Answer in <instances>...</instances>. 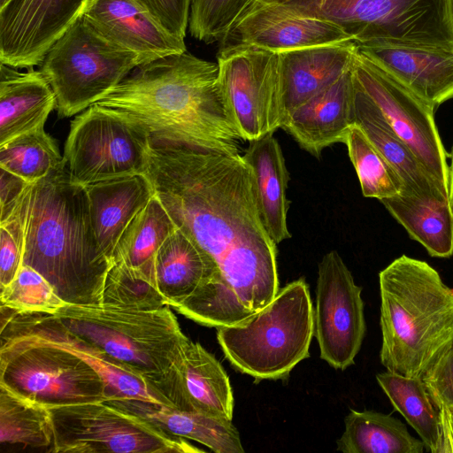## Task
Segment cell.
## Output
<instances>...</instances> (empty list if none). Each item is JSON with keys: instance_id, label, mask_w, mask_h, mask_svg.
Returning <instances> with one entry per match:
<instances>
[{"instance_id": "obj_1", "label": "cell", "mask_w": 453, "mask_h": 453, "mask_svg": "<svg viewBox=\"0 0 453 453\" xmlns=\"http://www.w3.org/2000/svg\"><path fill=\"white\" fill-rule=\"evenodd\" d=\"M145 175L176 227L218 269L212 282L173 309L217 328L240 324L266 307L280 290L277 248L242 156L152 142Z\"/></svg>"}, {"instance_id": "obj_2", "label": "cell", "mask_w": 453, "mask_h": 453, "mask_svg": "<svg viewBox=\"0 0 453 453\" xmlns=\"http://www.w3.org/2000/svg\"><path fill=\"white\" fill-rule=\"evenodd\" d=\"M95 104L136 122L155 143L241 151L242 139L226 109L219 64L187 50L139 65Z\"/></svg>"}, {"instance_id": "obj_3", "label": "cell", "mask_w": 453, "mask_h": 453, "mask_svg": "<svg viewBox=\"0 0 453 453\" xmlns=\"http://www.w3.org/2000/svg\"><path fill=\"white\" fill-rule=\"evenodd\" d=\"M25 235L23 265L42 274L70 304H102L111 262L101 250L85 186L65 162L30 183L17 206Z\"/></svg>"}, {"instance_id": "obj_4", "label": "cell", "mask_w": 453, "mask_h": 453, "mask_svg": "<svg viewBox=\"0 0 453 453\" xmlns=\"http://www.w3.org/2000/svg\"><path fill=\"white\" fill-rule=\"evenodd\" d=\"M387 371L423 378L453 347V289L423 260L402 255L379 273Z\"/></svg>"}, {"instance_id": "obj_5", "label": "cell", "mask_w": 453, "mask_h": 453, "mask_svg": "<svg viewBox=\"0 0 453 453\" xmlns=\"http://www.w3.org/2000/svg\"><path fill=\"white\" fill-rule=\"evenodd\" d=\"M170 307L139 310L68 303L54 315L159 394V386L178 368L189 341Z\"/></svg>"}, {"instance_id": "obj_6", "label": "cell", "mask_w": 453, "mask_h": 453, "mask_svg": "<svg viewBox=\"0 0 453 453\" xmlns=\"http://www.w3.org/2000/svg\"><path fill=\"white\" fill-rule=\"evenodd\" d=\"M313 311L309 287L298 279L247 320L217 327L218 342L240 372L258 380L282 379L309 357Z\"/></svg>"}, {"instance_id": "obj_7", "label": "cell", "mask_w": 453, "mask_h": 453, "mask_svg": "<svg viewBox=\"0 0 453 453\" xmlns=\"http://www.w3.org/2000/svg\"><path fill=\"white\" fill-rule=\"evenodd\" d=\"M331 22L357 46L384 42L453 47L451 0H273Z\"/></svg>"}, {"instance_id": "obj_8", "label": "cell", "mask_w": 453, "mask_h": 453, "mask_svg": "<svg viewBox=\"0 0 453 453\" xmlns=\"http://www.w3.org/2000/svg\"><path fill=\"white\" fill-rule=\"evenodd\" d=\"M142 63L135 52L101 36L81 14L49 49L40 71L65 118L96 104Z\"/></svg>"}, {"instance_id": "obj_9", "label": "cell", "mask_w": 453, "mask_h": 453, "mask_svg": "<svg viewBox=\"0 0 453 453\" xmlns=\"http://www.w3.org/2000/svg\"><path fill=\"white\" fill-rule=\"evenodd\" d=\"M0 342V386L47 407L107 400L102 377L74 353L7 329Z\"/></svg>"}, {"instance_id": "obj_10", "label": "cell", "mask_w": 453, "mask_h": 453, "mask_svg": "<svg viewBox=\"0 0 453 453\" xmlns=\"http://www.w3.org/2000/svg\"><path fill=\"white\" fill-rule=\"evenodd\" d=\"M48 408L54 431L53 453L204 452L107 400Z\"/></svg>"}, {"instance_id": "obj_11", "label": "cell", "mask_w": 453, "mask_h": 453, "mask_svg": "<svg viewBox=\"0 0 453 453\" xmlns=\"http://www.w3.org/2000/svg\"><path fill=\"white\" fill-rule=\"evenodd\" d=\"M151 144L139 124L93 104L72 120L63 157L73 181L87 186L145 174Z\"/></svg>"}, {"instance_id": "obj_12", "label": "cell", "mask_w": 453, "mask_h": 453, "mask_svg": "<svg viewBox=\"0 0 453 453\" xmlns=\"http://www.w3.org/2000/svg\"><path fill=\"white\" fill-rule=\"evenodd\" d=\"M227 114L243 141L282 128L286 111L279 53L253 46L219 50Z\"/></svg>"}, {"instance_id": "obj_13", "label": "cell", "mask_w": 453, "mask_h": 453, "mask_svg": "<svg viewBox=\"0 0 453 453\" xmlns=\"http://www.w3.org/2000/svg\"><path fill=\"white\" fill-rule=\"evenodd\" d=\"M353 74L395 133L448 192V155L434 120L435 109L358 51L354 59Z\"/></svg>"}, {"instance_id": "obj_14", "label": "cell", "mask_w": 453, "mask_h": 453, "mask_svg": "<svg viewBox=\"0 0 453 453\" xmlns=\"http://www.w3.org/2000/svg\"><path fill=\"white\" fill-rule=\"evenodd\" d=\"M361 292L339 253H326L319 264L314 336L320 358L335 369L353 365L361 349L366 331Z\"/></svg>"}, {"instance_id": "obj_15", "label": "cell", "mask_w": 453, "mask_h": 453, "mask_svg": "<svg viewBox=\"0 0 453 453\" xmlns=\"http://www.w3.org/2000/svg\"><path fill=\"white\" fill-rule=\"evenodd\" d=\"M345 41L352 40L331 22L273 0H251L219 42V50L253 46L279 53Z\"/></svg>"}, {"instance_id": "obj_16", "label": "cell", "mask_w": 453, "mask_h": 453, "mask_svg": "<svg viewBox=\"0 0 453 453\" xmlns=\"http://www.w3.org/2000/svg\"><path fill=\"white\" fill-rule=\"evenodd\" d=\"M88 0H11L0 8V61L13 68L40 65L81 16Z\"/></svg>"}, {"instance_id": "obj_17", "label": "cell", "mask_w": 453, "mask_h": 453, "mask_svg": "<svg viewBox=\"0 0 453 453\" xmlns=\"http://www.w3.org/2000/svg\"><path fill=\"white\" fill-rule=\"evenodd\" d=\"M1 329L35 336L77 355L102 377L106 386L107 400L132 399L172 407L144 380L122 367L101 349L74 334L53 314L17 313L1 306Z\"/></svg>"}, {"instance_id": "obj_18", "label": "cell", "mask_w": 453, "mask_h": 453, "mask_svg": "<svg viewBox=\"0 0 453 453\" xmlns=\"http://www.w3.org/2000/svg\"><path fill=\"white\" fill-rule=\"evenodd\" d=\"M357 48L435 110L453 99V47L384 42Z\"/></svg>"}, {"instance_id": "obj_19", "label": "cell", "mask_w": 453, "mask_h": 453, "mask_svg": "<svg viewBox=\"0 0 453 453\" xmlns=\"http://www.w3.org/2000/svg\"><path fill=\"white\" fill-rule=\"evenodd\" d=\"M81 16L101 36L135 52L143 63L186 51L184 40L169 34L134 0H88Z\"/></svg>"}, {"instance_id": "obj_20", "label": "cell", "mask_w": 453, "mask_h": 453, "mask_svg": "<svg viewBox=\"0 0 453 453\" xmlns=\"http://www.w3.org/2000/svg\"><path fill=\"white\" fill-rule=\"evenodd\" d=\"M159 392L173 408L232 420L234 401L225 369L212 354L190 339L179 367Z\"/></svg>"}, {"instance_id": "obj_21", "label": "cell", "mask_w": 453, "mask_h": 453, "mask_svg": "<svg viewBox=\"0 0 453 453\" xmlns=\"http://www.w3.org/2000/svg\"><path fill=\"white\" fill-rule=\"evenodd\" d=\"M352 68L330 86L295 109L282 127L299 146L319 157L322 150L345 142L355 124Z\"/></svg>"}, {"instance_id": "obj_22", "label": "cell", "mask_w": 453, "mask_h": 453, "mask_svg": "<svg viewBox=\"0 0 453 453\" xmlns=\"http://www.w3.org/2000/svg\"><path fill=\"white\" fill-rule=\"evenodd\" d=\"M357 51L354 42L345 41L279 52L286 119L349 71Z\"/></svg>"}, {"instance_id": "obj_23", "label": "cell", "mask_w": 453, "mask_h": 453, "mask_svg": "<svg viewBox=\"0 0 453 453\" xmlns=\"http://www.w3.org/2000/svg\"><path fill=\"white\" fill-rule=\"evenodd\" d=\"M354 81L355 123L396 172L403 183L402 192L433 201H449L448 192L427 173L380 108Z\"/></svg>"}, {"instance_id": "obj_24", "label": "cell", "mask_w": 453, "mask_h": 453, "mask_svg": "<svg viewBox=\"0 0 453 453\" xmlns=\"http://www.w3.org/2000/svg\"><path fill=\"white\" fill-rule=\"evenodd\" d=\"M95 235L111 262L124 230L154 195L145 174L99 181L85 186Z\"/></svg>"}, {"instance_id": "obj_25", "label": "cell", "mask_w": 453, "mask_h": 453, "mask_svg": "<svg viewBox=\"0 0 453 453\" xmlns=\"http://www.w3.org/2000/svg\"><path fill=\"white\" fill-rule=\"evenodd\" d=\"M56 107L55 93L41 71L18 72L1 64L0 145L44 127Z\"/></svg>"}, {"instance_id": "obj_26", "label": "cell", "mask_w": 453, "mask_h": 453, "mask_svg": "<svg viewBox=\"0 0 453 453\" xmlns=\"http://www.w3.org/2000/svg\"><path fill=\"white\" fill-rule=\"evenodd\" d=\"M217 273L211 256L178 227L160 246L154 261L157 286L171 307L212 282Z\"/></svg>"}, {"instance_id": "obj_27", "label": "cell", "mask_w": 453, "mask_h": 453, "mask_svg": "<svg viewBox=\"0 0 453 453\" xmlns=\"http://www.w3.org/2000/svg\"><path fill=\"white\" fill-rule=\"evenodd\" d=\"M249 142L242 157L255 178L264 224L279 244L291 237L287 223L289 174L285 158L273 134Z\"/></svg>"}, {"instance_id": "obj_28", "label": "cell", "mask_w": 453, "mask_h": 453, "mask_svg": "<svg viewBox=\"0 0 453 453\" xmlns=\"http://www.w3.org/2000/svg\"><path fill=\"white\" fill-rule=\"evenodd\" d=\"M107 401L143 417L166 433L196 441L213 452H244L239 432L230 419L146 401Z\"/></svg>"}, {"instance_id": "obj_29", "label": "cell", "mask_w": 453, "mask_h": 453, "mask_svg": "<svg viewBox=\"0 0 453 453\" xmlns=\"http://www.w3.org/2000/svg\"><path fill=\"white\" fill-rule=\"evenodd\" d=\"M380 202L431 257L453 256V213L449 201H433L401 192Z\"/></svg>"}, {"instance_id": "obj_30", "label": "cell", "mask_w": 453, "mask_h": 453, "mask_svg": "<svg viewBox=\"0 0 453 453\" xmlns=\"http://www.w3.org/2000/svg\"><path fill=\"white\" fill-rule=\"evenodd\" d=\"M345 429L336 441L344 453H423L425 444L412 436L406 426L389 414L350 410Z\"/></svg>"}, {"instance_id": "obj_31", "label": "cell", "mask_w": 453, "mask_h": 453, "mask_svg": "<svg viewBox=\"0 0 453 453\" xmlns=\"http://www.w3.org/2000/svg\"><path fill=\"white\" fill-rule=\"evenodd\" d=\"M176 229L169 213L154 193L121 234L111 264H122L156 285L154 261L165 239Z\"/></svg>"}, {"instance_id": "obj_32", "label": "cell", "mask_w": 453, "mask_h": 453, "mask_svg": "<svg viewBox=\"0 0 453 453\" xmlns=\"http://www.w3.org/2000/svg\"><path fill=\"white\" fill-rule=\"evenodd\" d=\"M0 443L2 449L53 453L49 408L0 386Z\"/></svg>"}, {"instance_id": "obj_33", "label": "cell", "mask_w": 453, "mask_h": 453, "mask_svg": "<svg viewBox=\"0 0 453 453\" xmlns=\"http://www.w3.org/2000/svg\"><path fill=\"white\" fill-rule=\"evenodd\" d=\"M376 380L394 409L419 435L425 448L437 453L440 443L439 411L423 380L389 371L378 373Z\"/></svg>"}, {"instance_id": "obj_34", "label": "cell", "mask_w": 453, "mask_h": 453, "mask_svg": "<svg viewBox=\"0 0 453 453\" xmlns=\"http://www.w3.org/2000/svg\"><path fill=\"white\" fill-rule=\"evenodd\" d=\"M64 163L56 141L41 127L0 145V168L28 183L48 176Z\"/></svg>"}, {"instance_id": "obj_35", "label": "cell", "mask_w": 453, "mask_h": 453, "mask_svg": "<svg viewBox=\"0 0 453 453\" xmlns=\"http://www.w3.org/2000/svg\"><path fill=\"white\" fill-rule=\"evenodd\" d=\"M344 143L365 197L380 201L402 192L403 183L396 172L356 123Z\"/></svg>"}, {"instance_id": "obj_36", "label": "cell", "mask_w": 453, "mask_h": 453, "mask_svg": "<svg viewBox=\"0 0 453 453\" xmlns=\"http://www.w3.org/2000/svg\"><path fill=\"white\" fill-rule=\"evenodd\" d=\"M0 290L1 306L17 313L54 315L68 304L42 274L26 265H22L14 280Z\"/></svg>"}, {"instance_id": "obj_37", "label": "cell", "mask_w": 453, "mask_h": 453, "mask_svg": "<svg viewBox=\"0 0 453 453\" xmlns=\"http://www.w3.org/2000/svg\"><path fill=\"white\" fill-rule=\"evenodd\" d=\"M102 304L139 310L168 305L154 282L118 263L111 264L106 273Z\"/></svg>"}, {"instance_id": "obj_38", "label": "cell", "mask_w": 453, "mask_h": 453, "mask_svg": "<svg viewBox=\"0 0 453 453\" xmlns=\"http://www.w3.org/2000/svg\"><path fill=\"white\" fill-rule=\"evenodd\" d=\"M250 1L190 0V35L206 43L219 42Z\"/></svg>"}, {"instance_id": "obj_39", "label": "cell", "mask_w": 453, "mask_h": 453, "mask_svg": "<svg viewBox=\"0 0 453 453\" xmlns=\"http://www.w3.org/2000/svg\"><path fill=\"white\" fill-rule=\"evenodd\" d=\"M25 235L21 217L16 207L0 223V289L8 286L19 273L24 257Z\"/></svg>"}, {"instance_id": "obj_40", "label": "cell", "mask_w": 453, "mask_h": 453, "mask_svg": "<svg viewBox=\"0 0 453 453\" xmlns=\"http://www.w3.org/2000/svg\"><path fill=\"white\" fill-rule=\"evenodd\" d=\"M165 30L184 40L188 27L190 0H134Z\"/></svg>"}, {"instance_id": "obj_41", "label": "cell", "mask_w": 453, "mask_h": 453, "mask_svg": "<svg viewBox=\"0 0 453 453\" xmlns=\"http://www.w3.org/2000/svg\"><path fill=\"white\" fill-rule=\"evenodd\" d=\"M422 380L437 409L446 407L453 411V347L426 372Z\"/></svg>"}, {"instance_id": "obj_42", "label": "cell", "mask_w": 453, "mask_h": 453, "mask_svg": "<svg viewBox=\"0 0 453 453\" xmlns=\"http://www.w3.org/2000/svg\"><path fill=\"white\" fill-rule=\"evenodd\" d=\"M0 169V223H2L12 215L19 204L22 194L30 183L3 168Z\"/></svg>"}, {"instance_id": "obj_43", "label": "cell", "mask_w": 453, "mask_h": 453, "mask_svg": "<svg viewBox=\"0 0 453 453\" xmlns=\"http://www.w3.org/2000/svg\"><path fill=\"white\" fill-rule=\"evenodd\" d=\"M440 443L437 453L453 452V411L440 407Z\"/></svg>"}, {"instance_id": "obj_44", "label": "cell", "mask_w": 453, "mask_h": 453, "mask_svg": "<svg viewBox=\"0 0 453 453\" xmlns=\"http://www.w3.org/2000/svg\"><path fill=\"white\" fill-rule=\"evenodd\" d=\"M448 194L449 205L453 213V146L451 150L450 163L449 165Z\"/></svg>"}, {"instance_id": "obj_45", "label": "cell", "mask_w": 453, "mask_h": 453, "mask_svg": "<svg viewBox=\"0 0 453 453\" xmlns=\"http://www.w3.org/2000/svg\"><path fill=\"white\" fill-rule=\"evenodd\" d=\"M11 0H0V8L4 7Z\"/></svg>"}, {"instance_id": "obj_46", "label": "cell", "mask_w": 453, "mask_h": 453, "mask_svg": "<svg viewBox=\"0 0 453 453\" xmlns=\"http://www.w3.org/2000/svg\"><path fill=\"white\" fill-rule=\"evenodd\" d=\"M451 11H452V26H453V0H451Z\"/></svg>"}]
</instances>
